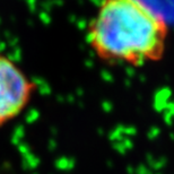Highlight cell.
<instances>
[{
  "instance_id": "6da1fadb",
  "label": "cell",
  "mask_w": 174,
  "mask_h": 174,
  "mask_svg": "<svg viewBox=\"0 0 174 174\" xmlns=\"http://www.w3.org/2000/svg\"><path fill=\"white\" fill-rule=\"evenodd\" d=\"M168 37L166 18L145 0H101L86 31L99 61L135 68L161 61Z\"/></svg>"
},
{
  "instance_id": "7a4b0ae2",
  "label": "cell",
  "mask_w": 174,
  "mask_h": 174,
  "mask_svg": "<svg viewBox=\"0 0 174 174\" xmlns=\"http://www.w3.org/2000/svg\"><path fill=\"white\" fill-rule=\"evenodd\" d=\"M35 92L36 83L11 58L0 53V128L27 109Z\"/></svg>"
}]
</instances>
